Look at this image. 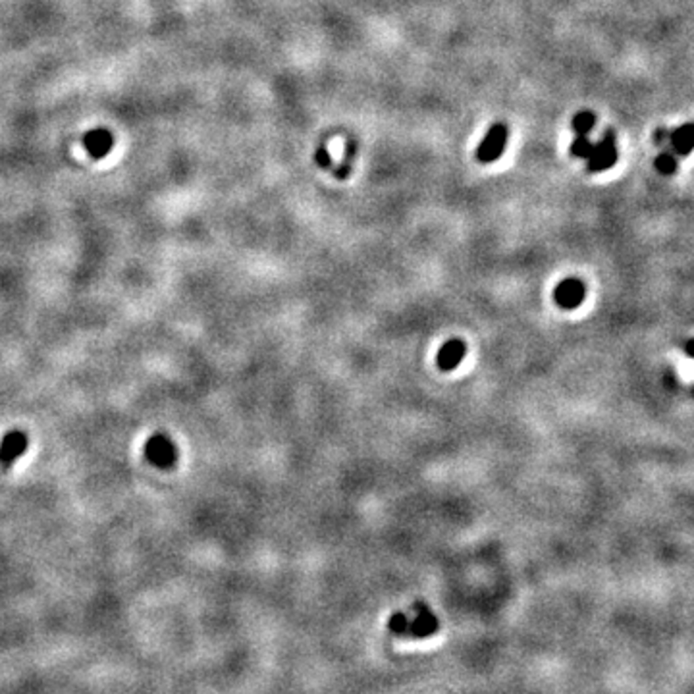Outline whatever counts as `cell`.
<instances>
[{
  "label": "cell",
  "instance_id": "cell-2",
  "mask_svg": "<svg viewBox=\"0 0 694 694\" xmlns=\"http://www.w3.org/2000/svg\"><path fill=\"white\" fill-rule=\"evenodd\" d=\"M507 137H509V129H507V126H505L504 122L494 124V126L486 132V135H484V139L481 141V145H479L476 150H474V158H476L481 164L496 162L497 158L502 157L505 145H507Z\"/></svg>",
  "mask_w": 694,
  "mask_h": 694
},
{
  "label": "cell",
  "instance_id": "cell-13",
  "mask_svg": "<svg viewBox=\"0 0 694 694\" xmlns=\"http://www.w3.org/2000/svg\"><path fill=\"white\" fill-rule=\"evenodd\" d=\"M315 160H316V164L320 166L323 170H328L332 166V158H330V155H328V149H326V145H320L318 149H316V155H315Z\"/></svg>",
  "mask_w": 694,
  "mask_h": 694
},
{
  "label": "cell",
  "instance_id": "cell-14",
  "mask_svg": "<svg viewBox=\"0 0 694 694\" xmlns=\"http://www.w3.org/2000/svg\"><path fill=\"white\" fill-rule=\"evenodd\" d=\"M670 134H671V129H667V127H658V129H656V134H654L656 145L663 149V147L670 143Z\"/></svg>",
  "mask_w": 694,
  "mask_h": 694
},
{
  "label": "cell",
  "instance_id": "cell-1",
  "mask_svg": "<svg viewBox=\"0 0 694 694\" xmlns=\"http://www.w3.org/2000/svg\"><path fill=\"white\" fill-rule=\"evenodd\" d=\"M617 158H619V150H617L616 145V134L611 129H607L602 135V139L596 145H592L590 155L584 158L586 160V170L590 174L606 172L616 164Z\"/></svg>",
  "mask_w": 694,
  "mask_h": 694
},
{
  "label": "cell",
  "instance_id": "cell-3",
  "mask_svg": "<svg viewBox=\"0 0 694 694\" xmlns=\"http://www.w3.org/2000/svg\"><path fill=\"white\" fill-rule=\"evenodd\" d=\"M584 284L579 278H565L560 284L553 288V301L560 305L563 311L576 309L584 299Z\"/></svg>",
  "mask_w": 694,
  "mask_h": 694
},
{
  "label": "cell",
  "instance_id": "cell-12",
  "mask_svg": "<svg viewBox=\"0 0 694 694\" xmlns=\"http://www.w3.org/2000/svg\"><path fill=\"white\" fill-rule=\"evenodd\" d=\"M592 145L594 143L588 139V135H576L575 141L571 143V147H569V153H571V157L575 158H586L590 155Z\"/></svg>",
  "mask_w": 694,
  "mask_h": 694
},
{
  "label": "cell",
  "instance_id": "cell-4",
  "mask_svg": "<svg viewBox=\"0 0 694 694\" xmlns=\"http://www.w3.org/2000/svg\"><path fill=\"white\" fill-rule=\"evenodd\" d=\"M465 353H467L465 341L461 338H451L440 347V351H438V355H436V364H438L440 371L450 372L453 371V369H458L459 363L465 359Z\"/></svg>",
  "mask_w": 694,
  "mask_h": 694
},
{
  "label": "cell",
  "instance_id": "cell-8",
  "mask_svg": "<svg viewBox=\"0 0 694 694\" xmlns=\"http://www.w3.org/2000/svg\"><path fill=\"white\" fill-rule=\"evenodd\" d=\"M147 455L153 463H157L160 467L172 465L176 459V450H174L172 442H168L164 436H157L147 444Z\"/></svg>",
  "mask_w": 694,
  "mask_h": 694
},
{
  "label": "cell",
  "instance_id": "cell-9",
  "mask_svg": "<svg viewBox=\"0 0 694 694\" xmlns=\"http://www.w3.org/2000/svg\"><path fill=\"white\" fill-rule=\"evenodd\" d=\"M25 446H27V442H25L24 434L20 432L8 434V436L4 438V442H2V448H0V459H2L4 463L14 461V459L20 458V455L24 453Z\"/></svg>",
  "mask_w": 694,
  "mask_h": 694
},
{
  "label": "cell",
  "instance_id": "cell-6",
  "mask_svg": "<svg viewBox=\"0 0 694 694\" xmlns=\"http://www.w3.org/2000/svg\"><path fill=\"white\" fill-rule=\"evenodd\" d=\"M670 149L679 158L688 157L694 150V122H686L683 126L671 129Z\"/></svg>",
  "mask_w": 694,
  "mask_h": 694
},
{
  "label": "cell",
  "instance_id": "cell-11",
  "mask_svg": "<svg viewBox=\"0 0 694 694\" xmlns=\"http://www.w3.org/2000/svg\"><path fill=\"white\" fill-rule=\"evenodd\" d=\"M594 126H596V116L590 111L576 112L573 120H571V129L576 135H588L594 129Z\"/></svg>",
  "mask_w": 694,
  "mask_h": 694
},
{
  "label": "cell",
  "instance_id": "cell-5",
  "mask_svg": "<svg viewBox=\"0 0 694 694\" xmlns=\"http://www.w3.org/2000/svg\"><path fill=\"white\" fill-rule=\"evenodd\" d=\"M83 147L93 158H104L114 147V135L104 127L91 129L83 137Z\"/></svg>",
  "mask_w": 694,
  "mask_h": 694
},
{
  "label": "cell",
  "instance_id": "cell-7",
  "mask_svg": "<svg viewBox=\"0 0 694 694\" xmlns=\"http://www.w3.org/2000/svg\"><path fill=\"white\" fill-rule=\"evenodd\" d=\"M415 609H417V617H415L413 621H409V625H407V635H411V637H418V639L432 635V632L438 629V621H436V617H434L432 611H430L425 604H420V602L415 604Z\"/></svg>",
  "mask_w": 694,
  "mask_h": 694
},
{
  "label": "cell",
  "instance_id": "cell-10",
  "mask_svg": "<svg viewBox=\"0 0 694 694\" xmlns=\"http://www.w3.org/2000/svg\"><path fill=\"white\" fill-rule=\"evenodd\" d=\"M654 166L662 176H673L679 168V157L671 149H662L660 155L656 157Z\"/></svg>",
  "mask_w": 694,
  "mask_h": 694
}]
</instances>
